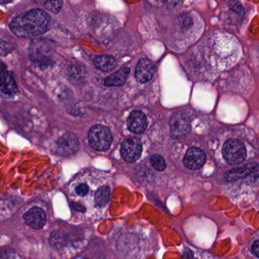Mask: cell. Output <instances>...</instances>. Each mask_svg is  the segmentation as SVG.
Returning a JSON list of instances; mask_svg holds the SVG:
<instances>
[{"mask_svg": "<svg viewBox=\"0 0 259 259\" xmlns=\"http://www.w3.org/2000/svg\"><path fill=\"white\" fill-rule=\"evenodd\" d=\"M49 16L40 10H33L16 17L10 24V29L19 37H36L46 32Z\"/></svg>", "mask_w": 259, "mask_h": 259, "instance_id": "1", "label": "cell"}, {"mask_svg": "<svg viewBox=\"0 0 259 259\" xmlns=\"http://www.w3.org/2000/svg\"><path fill=\"white\" fill-rule=\"evenodd\" d=\"M89 145L96 151L108 149L113 142L111 132L104 125H94L89 133Z\"/></svg>", "mask_w": 259, "mask_h": 259, "instance_id": "2", "label": "cell"}, {"mask_svg": "<svg viewBox=\"0 0 259 259\" xmlns=\"http://www.w3.org/2000/svg\"><path fill=\"white\" fill-rule=\"evenodd\" d=\"M223 156L229 164L240 163L246 157L245 145L237 139H229L223 148Z\"/></svg>", "mask_w": 259, "mask_h": 259, "instance_id": "3", "label": "cell"}, {"mask_svg": "<svg viewBox=\"0 0 259 259\" xmlns=\"http://www.w3.org/2000/svg\"><path fill=\"white\" fill-rule=\"evenodd\" d=\"M170 134L172 139H182L190 131V119L187 115L183 113H179L171 117Z\"/></svg>", "mask_w": 259, "mask_h": 259, "instance_id": "4", "label": "cell"}, {"mask_svg": "<svg viewBox=\"0 0 259 259\" xmlns=\"http://www.w3.org/2000/svg\"><path fill=\"white\" fill-rule=\"evenodd\" d=\"M142 152V144L137 138H128L122 142L121 155L128 163L136 161Z\"/></svg>", "mask_w": 259, "mask_h": 259, "instance_id": "5", "label": "cell"}, {"mask_svg": "<svg viewBox=\"0 0 259 259\" xmlns=\"http://www.w3.org/2000/svg\"><path fill=\"white\" fill-rule=\"evenodd\" d=\"M79 142L73 133H66L57 143V152L60 155L69 156L78 150Z\"/></svg>", "mask_w": 259, "mask_h": 259, "instance_id": "6", "label": "cell"}, {"mask_svg": "<svg viewBox=\"0 0 259 259\" xmlns=\"http://www.w3.org/2000/svg\"><path fill=\"white\" fill-rule=\"evenodd\" d=\"M205 153L198 148H189L183 159L185 166L191 169H200L205 163Z\"/></svg>", "mask_w": 259, "mask_h": 259, "instance_id": "7", "label": "cell"}, {"mask_svg": "<svg viewBox=\"0 0 259 259\" xmlns=\"http://www.w3.org/2000/svg\"><path fill=\"white\" fill-rule=\"evenodd\" d=\"M156 72L155 65L151 60H140L136 71V78L139 82L147 83L151 81Z\"/></svg>", "mask_w": 259, "mask_h": 259, "instance_id": "8", "label": "cell"}, {"mask_svg": "<svg viewBox=\"0 0 259 259\" xmlns=\"http://www.w3.org/2000/svg\"><path fill=\"white\" fill-rule=\"evenodd\" d=\"M25 223L31 228L39 230L46 224L47 217L45 212L40 207H33L24 215Z\"/></svg>", "mask_w": 259, "mask_h": 259, "instance_id": "9", "label": "cell"}, {"mask_svg": "<svg viewBox=\"0 0 259 259\" xmlns=\"http://www.w3.org/2000/svg\"><path fill=\"white\" fill-rule=\"evenodd\" d=\"M128 130L136 134L144 133L146 130L148 121L145 113L139 110H135L130 113L127 120Z\"/></svg>", "mask_w": 259, "mask_h": 259, "instance_id": "10", "label": "cell"}, {"mask_svg": "<svg viewBox=\"0 0 259 259\" xmlns=\"http://www.w3.org/2000/svg\"><path fill=\"white\" fill-rule=\"evenodd\" d=\"M130 73V68L123 67L115 72L113 75H110L105 79V85L108 87H119L123 85L128 78Z\"/></svg>", "mask_w": 259, "mask_h": 259, "instance_id": "11", "label": "cell"}, {"mask_svg": "<svg viewBox=\"0 0 259 259\" xmlns=\"http://www.w3.org/2000/svg\"><path fill=\"white\" fill-rule=\"evenodd\" d=\"M18 92V88L13 75L10 72L0 81V95L5 96H13Z\"/></svg>", "mask_w": 259, "mask_h": 259, "instance_id": "12", "label": "cell"}, {"mask_svg": "<svg viewBox=\"0 0 259 259\" xmlns=\"http://www.w3.org/2000/svg\"><path fill=\"white\" fill-rule=\"evenodd\" d=\"M95 65L98 69L104 72L111 71L116 66V62L110 56H99L95 60Z\"/></svg>", "mask_w": 259, "mask_h": 259, "instance_id": "13", "label": "cell"}, {"mask_svg": "<svg viewBox=\"0 0 259 259\" xmlns=\"http://www.w3.org/2000/svg\"><path fill=\"white\" fill-rule=\"evenodd\" d=\"M110 199V189L107 186L100 188L95 193V201L99 206H105Z\"/></svg>", "mask_w": 259, "mask_h": 259, "instance_id": "14", "label": "cell"}, {"mask_svg": "<svg viewBox=\"0 0 259 259\" xmlns=\"http://www.w3.org/2000/svg\"><path fill=\"white\" fill-rule=\"evenodd\" d=\"M62 5V0H46L45 3V8L54 14H57L60 11Z\"/></svg>", "mask_w": 259, "mask_h": 259, "instance_id": "15", "label": "cell"}, {"mask_svg": "<svg viewBox=\"0 0 259 259\" xmlns=\"http://www.w3.org/2000/svg\"><path fill=\"white\" fill-rule=\"evenodd\" d=\"M150 160H151V163L153 167L157 170L162 171L166 167L164 159L159 154H154V155L151 156Z\"/></svg>", "mask_w": 259, "mask_h": 259, "instance_id": "16", "label": "cell"}, {"mask_svg": "<svg viewBox=\"0 0 259 259\" xmlns=\"http://www.w3.org/2000/svg\"><path fill=\"white\" fill-rule=\"evenodd\" d=\"M89 188L86 184H80L79 186H77L75 191L77 194L80 196H85L89 192Z\"/></svg>", "mask_w": 259, "mask_h": 259, "instance_id": "17", "label": "cell"}, {"mask_svg": "<svg viewBox=\"0 0 259 259\" xmlns=\"http://www.w3.org/2000/svg\"><path fill=\"white\" fill-rule=\"evenodd\" d=\"M7 73H8V71H7L5 65L2 62H0V81L5 78Z\"/></svg>", "mask_w": 259, "mask_h": 259, "instance_id": "18", "label": "cell"}, {"mask_svg": "<svg viewBox=\"0 0 259 259\" xmlns=\"http://www.w3.org/2000/svg\"><path fill=\"white\" fill-rule=\"evenodd\" d=\"M258 241L256 240L255 242H254L252 245V251L254 254H255L256 257H258Z\"/></svg>", "mask_w": 259, "mask_h": 259, "instance_id": "19", "label": "cell"}]
</instances>
